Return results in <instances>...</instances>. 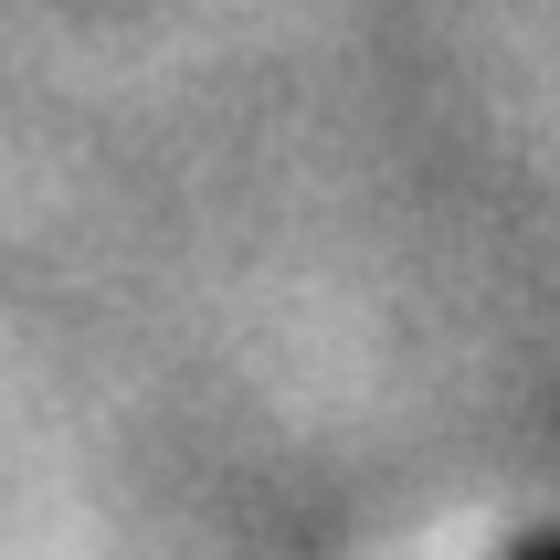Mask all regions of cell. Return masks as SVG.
<instances>
[{
	"label": "cell",
	"instance_id": "obj_1",
	"mask_svg": "<svg viewBox=\"0 0 560 560\" xmlns=\"http://www.w3.org/2000/svg\"><path fill=\"white\" fill-rule=\"evenodd\" d=\"M518 560H560V550H518Z\"/></svg>",
	"mask_w": 560,
	"mask_h": 560
}]
</instances>
